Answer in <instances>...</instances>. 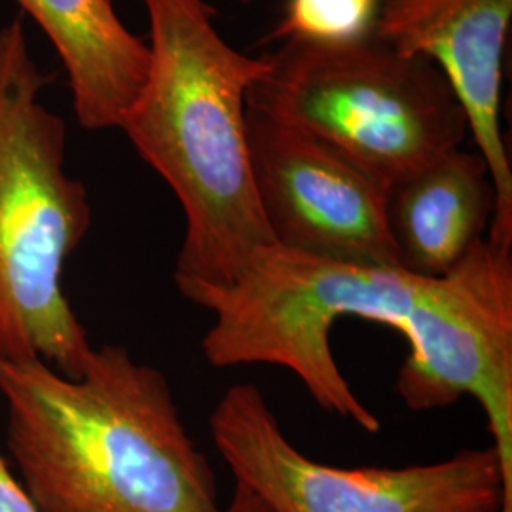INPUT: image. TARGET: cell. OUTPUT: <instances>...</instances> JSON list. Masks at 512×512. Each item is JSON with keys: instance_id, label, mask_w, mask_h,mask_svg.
<instances>
[{"instance_id": "7", "label": "cell", "mask_w": 512, "mask_h": 512, "mask_svg": "<svg viewBox=\"0 0 512 512\" xmlns=\"http://www.w3.org/2000/svg\"><path fill=\"white\" fill-rule=\"evenodd\" d=\"M247 143L275 245L340 262L401 266L385 186L319 139L251 109Z\"/></svg>"}, {"instance_id": "14", "label": "cell", "mask_w": 512, "mask_h": 512, "mask_svg": "<svg viewBox=\"0 0 512 512\" xmlns=\"http://www.w3.org/2000/svg\"><path fill=\"white\" fill-rule=\"evenodd\" d=\"M241 4H251V2H255V0H238Z\"/></svg>"}, {"instance_id": "1", "label": "cell", "mask_w": 512, "mask_h": 512, "mask_svg": "<svg viewBox=\"0 0 512 512\" xmlns=\"http://www.w3.org/2000/svg\"><path fill=\"white\" fill-rule=\"evenodd\" d=\"M213 315L202 349L215 368L283 366L325 412L378 433L330 346L342 317L399 330L410 353L397 393L414 412L473 397L484 410L512 501V249L480 239L442 277L340 262L279 245L258 251L232 285H177Z\"/></svg>"}, {"instance_id": "4", "label": "cell", "mask_w": 512, "mask_h": 512, "mask_svg": "<svg viewBox=\"0 0 512 512\" xmlns=\"http://www.w3.org/2000/svg\"><path fill=\"white\" fill-rule=\"evenodd\" d=\"M48 84L16 16L0 29V359L76 378L93 346L63 274L92 205L67 173V126L40 99Z\"/></svg>"}, {"instance_id": "6", "label": "cell", "mask_w": 512, "mask_h": 512, "mask_svg": "<svg viewBox=\"0 0 512 512\" xmlns=\"http://www.w3.org/2000/svg\"><path fill=\"white\" fill-rule=\"evenodd\" d=\"M209 425L236 484L270 512H512L492 444L397 469L330 467L287 439L253 384L228 387Z\"/></svg>"}, {"instance_id": "5", "label": "cell", "mask_w": 512, "mask_h": 512, "mask_svg": "<svg viewBox=\"0 0 512 512\" xmlns=\"http://www.w3.org/2000/svg\"><path fill=\"white\" fill-rule=\"evenodd\" d=\"M247 92V109L304 131L391 190L469 133L444 74L376 33L351 42L285 40Z\"/></svg>"}, {"instance_id": "9", "label": "cell", "mask_w": 512, "mask_h": 512, "mask_svg": "<svg viewBox=\"0 0 512 512\" xmlns=\"http://www.w3.org/2000/svg\"><path fill=\"white\" fill-rule=\"evenodd\" d=\"M495 186L478 152L456 148L387 194V220L401 266L423 277L452 272L486 238Z\"/></svg>"}, {"instance_id": "3", "label": "cell", "mask_w": 512, "mask_h": 512, "mask_svg": "<svg viewBox=\"0 0 512 512\" xmlns=\"http://www.w3.org/2000/svg\"><path fill=\"white\" fill-rule=\"evenodd\" d=\"M143 2L150 65L118 129L183 207L175 285L226 287L275 245L247 143V92L268 61L232 48L205 0Z\"/></svg>"}, {"instance_id": "12", "label": "cell", "mask_w": 512, "mask_h": 512, "mask_svg": "<svg viewBox=\"0 0 512 512\" xmlns=\"http://www.w3.org/2000/svg\"><path fill=\"white\" fill-rule=\"evenodd\" d=\"M0 512H40L0 454Z\"/></svg>"}, {"instance_id": "13", "label": "cell", "mask_w": 512, "mask_h": 512, "mask_svg": "<svg viewBox=\"0 0 512 512\" xmlns=\"http://www.w3.org/2000/svg\"><path fill=\"white\" fill-rule=\"evenodd\" d=\"M224 512H270L266 509V505L251 494L247 488H243L241 484H236V490L232 495V501L224 507Z\"/></svg>"}, {"instance_id": "10", "label": "cell", "mask_w": 512, "mask_h": 512, "mask_svg": "<svg viewBox=\"0 0 512 512\" xmlns=\"http://www.w3.org/2000/svg\"><path fill=\"white\" fill-rule=\"evenodd\" d=\"M59 57L84 129L118 128L147 78L150 48L118 18L112 0H14Z\"/></svg>"}, {"instance_id": "11", "label": "cell", "mask_w": 512, "mask_h": 512, "mask_svg": "<svg viewBox=\"0 0 512 512\" xmlns=\"http://www.w3.org/2000/svg\"><path fill=\"white\" fill-rule=\"evenodd\" d=\"M382 0H287L274 40L340 44L374 33Z\"/></svg>"}, {"instance_id": "8", "label": "cell", "mask_w": 512, "mask_h": 512, "mask_svg": "<svg viewBox=\"0 0 512 512\" xmlns=\"http://www.w3.org/2000/svg\"><path fill=\"white\" fill-rule=\"evenodd\" d=\"M512 0H382L374 33L399 52L429 59L467 116L495 186L488 239L512 249V167L501 129Z\"/></svg>"}, {"instance_id": "2", "label": "cell", "mask_w": 512, "mask_h": 512, "mask_svg": "<svg viewBox=\"0 0 512 512\" xmlns=\"http://www.w3.org/2000/svg\"><path fill=\"white\" fill-rule=\"evenodd\" d=\"M6 448L40 512H224L160 370L92 348L80 374L0 359Z\"/></svg>"}]
</instances>
